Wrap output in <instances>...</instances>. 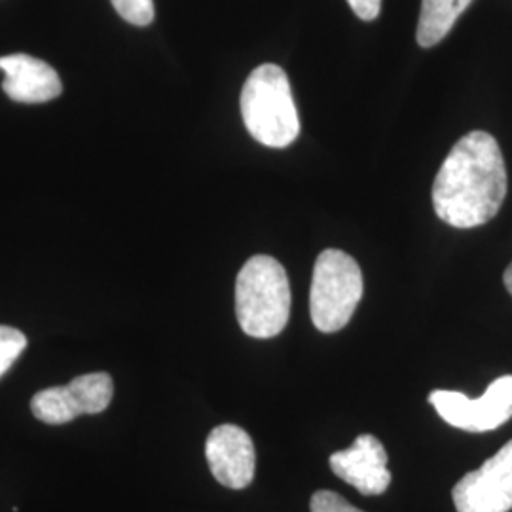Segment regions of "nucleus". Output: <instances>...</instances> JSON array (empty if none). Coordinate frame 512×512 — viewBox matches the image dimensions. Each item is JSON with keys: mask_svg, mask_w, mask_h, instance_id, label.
I'll return each instance as SVG.
<instances>
[{"mask_svg": "<svg viewBox=\"0 0 512 512\" xmlns=\"http://www.w3.org/2000/svg\"><path fill=\"white\" fill-rule=\"evenodd\" d=\"M27 348V336L14 327L0 325V376L10 370Z\"/></svg>", "mask_w": 512, "mask_h": 512, "instance_id": "nucleus-12", "label": "nucleus"}, {"mask_svg": "<svg viewBox=\"0 0 512 512\" xmlns=\"http://www.w3.org/2000/svg\"><path fill=\"white\" fill-rule=\"evenodd\" d=\"M0 71L4 73L2 90L18 103H48L63 93L61 78L54 67L33 55H2Z\"/></svg>", "mask_w": 512, "mask_h": 512, "instance_id": "nucleus-10", "label": "nucleus"}, {"mask_svg": "<svg viewBox=\"0 0 512 512\" xmlns=\"http://www.w3.org/2000/svg\"><path fill=\"white\" fill-rule=\"evenodd\" d=\"M120 18L131 25L147 27L154 21V2L152 0H110Z\"/></svg>", "mask_w": 512, "mask_h": 512, "instance_id": "nucleus-13", "label": "nucleus"}, {"mask_svg": "<svg viewBox=\"0 0 512 512\" xmlns=\"http://www.w3.org/2000/svg\"><path fill=\"white\" fill-rule=\"evenodd\" d=\"M507 196V167L494 135L461 137L433 184V207L454 228H476L494 219Z\"/></svg>", "mask_w": 512, "mask_h": 512, "instance_id": "nucleus-1", "label": "nucleus"}, {"mask_svg": "<svg viewBox=\"0 0 512 512\" xmlns=\"http://www.w3.org/2000/svg\"><path fill=\"white\" fill-rule=\"evenodd\" d=\"M311 512H363L348 503L342 495L334 494L329 490L315 492L310 501Z\"/></svg>", "mask_w": 512, "mask_h": 512, "instance_id": "nucleus-14", "label": "nucleus"}, {"mask_svg": "<svg viewBox=\"0 0 512 512\" xmlns=\"http://www.w3.org/2000/svg\"><path fill=\"white\" fill-rule=\"evenodd\" d=\"M440 418L469 433H486L512 418V376H501L480 399H469L459 391L437 389L429 395Z\"/></svg>", "mask_w": 512, "mask_h": 512, "instance_id": "nucleus-5", "label": "nucleus"}, {"mask_svg": "<svg viewBox=\"0 0 512 512\" xmlns=\"http://www.w3.org/2000/svg\"><path fill=\"white\" fill-rule=\"evenodd\" d=\"M503 281H505V287H507V291L512 294V262L511 266L505 270V275H503Z\"/></svg>", "mask_w": 512, "mask_h": 512, "instance_id": "nucleus-16", "label": "nucleus"}, {"mask_svg": "<svg viewBox=\"0 0 512 512\" xmlns=\"http://www.w3.org/2000/svg\"><path fill=\"white\" fill-rule=\"evenodd\" d=\"M114 382L107 372H92L73 382L38 391L31 399V410L38 421L48 425L69 423L82 414H99L109 408Z\"/></svg>", "mask_w": 512, "mask_h": 512, "instance_id": "nucleus-6", "label": "nucleus"}, {"mask_svg": "<svg viewBox=\"0 0 512 512\" xmlns=\"http://www.w3.org/2000/svg\"><path fill=\"white\" fill-rule=\"evenodd\" d=\"M363 298V274L353 256L327 249L315 260L310 313L315 329L338 332L351 321Z\"/></svg>", "mask_w": 512, "mask_h": 512, "instance_id": "nucleus-4", "label": "nucleus"}, {"mask_svg": "<svg viewBox=\"0 0 512 512\" xmlns=\"http://www.w3.org/2000/svg\"><path fill=\"white\" fill-rule=\"evenodd\" d=\"M330 469L363 495H382L391 484L384 444L372 435H361L348 450L332 454Z\"/></svg>", "mask_w": 512, "mask_h": 512, "instance_id": "nucleus-9", "label": "nucleus"}, {"mask_svg": "<svg viewBox=\"0 0 512 512\" xmlns=\"http://www.w3.org/2000/svg\"><path fill=\"white\" fill-rule=\"evenodd\" d=\"M458 512H509L512 509V440L478 471L454 486Z\"/></svg>", "mask_w": 512, "mask_h": 512, "instance_id": "nucleus-7", "label": "nucleus"}, {"mask_svg": "<svg viewBox=\"0 0 512 512\" xmlns=\"http://www.w3.org/2000/svg\"><path fill=\"white\" fill-rule=\"evenodd\" d=\"M291 285L285 268L272 256L256 255L236 279V315L241 330L253 338H274L291 317Z\"/></svg>", "mask_w": 512, "mask_h": 512, "instance_id": "nucleus-2", "label": "nucleus"}, {"mask_svg": "<svg viewBox=\"0 0 512 512\" xmlns=\"http://www.w3.org/2000/svg\"><path fill=\"white\" fill-rule=\"evenodd\" d=\"M241 116L245 128L260 145H293L300 133V120L291 82L281 67L266 63L249 74L241 92Z\"/></svg>", "mask_w": 512, "mask_h": 512, "instance_id": "nucleus-3", "label": "nucleus"}, {"mask_svg": "<svg viewBox=\"0 0 512 512\" xmlns=\"http://www.w3.org/2000/svg\"><path fill=\"white\" fill-rule=\"evenodd\" d=\"M351 10L357 14V18L363 21H372L378 18L382 10V0H348Z\"/></svg>", "mask_w": 512, "mask_h": 512, "instance_id": "nucleus-15", "label": "nucleus"}, {"mask_svg": "<svg viewBox=\"0 0 512 512\" xmlns=\"http://www.w3.org/2000/svg\"><path fill=\"white\" fill-rule=\"evenodd\" d=\"M205 458L213 476L230 490H243L255 478V444L238 425L215 427L205 442Z\"/></svg>", "mask_w": 512, "mask_h": 512, "instance_id": "nucleus-8", "label": "nucleus"}, {"mask_svg": "<svg viewBox=\"0 0 512 512\" xmlns=\"http://www.w3.org/2000/svg\"><path fill=\"white\" fill-rule=\"evenodd\" d=\"M473 0H423L421 2L418 42L423 48L437 46L452 31L459 16Z\"/></svg>", "mask_w": 512, "mask_h": 512, "instance_id": "nucleus-11", "label": "nucleus"}]
</instances>
